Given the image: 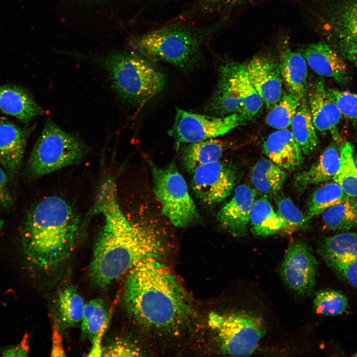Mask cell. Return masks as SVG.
Wrapping results in <instances>:
<instances>
[{
    "label": "cell",
    "mask_w": 357,
    "mask_h": 357,
    "mask_svg": "<svg viewBox=\"0 0 357 357\" xmlns=\"http://www.w3.org/2000/svg\"></svg>",
    "instance_id": "obj_48"
},
{
    "label": "cell",
    "mask_w": 357,
    "mask_h": 357,
    "mask_svg": "<svg viewBox=\"0 0 357 357\" xmlns=\"http://www.w3.org/2000/svg\"><path fill=\"white\" fill-rule=\"evenodd\" d=\"M348 306L347 297L341 292L332 289L319 291L313 300L316 313L324 315L341 314L346 311Z\"/></svg>",
    "instance_id": "obj_35"
},
{
    "label": "cell",
    "mask_w": 357,
    "mask_h": 357,
    "mask_svg": "<svg viewBox=\"0 0 357 357\" xmlns=\"http://www.w3.org/2000/svg\"><path fill=\"white\" fill-rule=\"evenodd\" d=\"M286 178L287 174L282 168L267 159L258 161L251 170L252 184L257 190L265 194L277 193Z\"/></svg>",
    "instance_id": "obj_28"
},
{
    "label": "cell",
    "mask_w": 357,
    "mask_h": 357,
    "mask_svg": "<svg viewBox=\"0 0 357 357\" xmlns=\"http://www.w3.org/2000/svg\"><path fill=\"white\" fill-rule=\"evenodd\" d=\"M208 323L216 335L222 353L232 356L250 355L265 333L260 319L243 312H211Z\"/></svg>",
    "instance_id": "obj_8"
},
{
    "label": "cell",
    "mask_w": 357,
    "mask_h": 357,
    "mask_svg": "<svg viewBox=\"0 0 357 357\" xmlns=\"http://www.w3.org/2000/svg\"><path fill=\"white\" fill-rule=\"evenodd\" d=\"M300 101L299 98L290 93L283 95L267 114L266 123L277 129L286 128L291 125Z\"/></svg>",
    "instance_id": "obj_34"
},
{
    "label": "cell",
    "mask_w": 357,
    "mask_h": 357,
    "mask_svg": "<svg viewBox=\"0 0 357 357\" xmlns=\"http://www.w3.org/2000/svg\"><path fill=\"white\" fill-rule=\"evenodd\" d=\"M308 102L315 129L320 133L330 132L335 142L340 143L342 139L338 127L343 116L328 96L323 78L314 82Z\"/></svg>",
    "instance_id": "obj_15"
},
{
    "label": "cell",
    "mask_w": 357,
    "mask_h": 357,
    "mask_svg": "<svg viewBox=\"0 0 357 357\" xmlns=\"http://www.w3.org/2000/svg\"><path fill=\"white\" fill-rule=\"evenodd\" d=\"M218 73V83L205 107V112L211 115L220 117L241 113V103L238 92L225 63L219 67Z\"/></svg>",
    "instance_id": "obj_21"
},
{
    "label": "cell",
    "mask_w": 357,
    "mask_h": 357,
    "mask_svg": "<svg viewBox=\"0 0 357 357\" xmlns=\"http://www.w3.org/2000/svg\"><path fill=\"white\" fill-rule=\"evenodd\" d=\"M108 312L104 302L94 298L85 303L81 327L83 336L94 337L108 325Z\"/></svg>",
    "instance_id": "obj_33"
},
{
    "label": "cell",
    "mask_w": 357,
    "mask_h": 357,
    "mask_svg": "<svg viewBox=\"0 0 357 357\" xmlns=\"http://www.w3.org/2000/svg\"><path fill=\"white\" fill-rule=\"evenodd\" d=\"M28 337L23 338L22 342L17 345L7 346L0 351V354L4 357H27L29 353Z\"/></svg>",
    "instance_id": "obj_41"
},
{
    "label": "cell",
    "mask_w": 357,
    "mask_h": 357,
    "mask_svg": "<svg viewBox=\"0 0 357 357\" xmlns=\"http://www.w3.org/2000/svg\"><path fill=\"white\" fill-rule=\"evenodd\" d=\"M176 109L175 120L168 133L174 139L178 149L182 144L216 138L243 125L248 119L240 113L220 117Z\"/></svg>",
    "instance_id": "obj_9"
},
{
    "label": "cell",
    "mask_w": 357,
    "mask_h": 357,
    "mask_svg": "<svg viewBox=\"0 0 357 357\" xmlns=\"http://www.w3.org/2000/svg\"><path fill=\"white\" fill-rule=\"evenodd\" d=\"M354 357H357V353H356L354 355H353Z\"/></svg>",
    "instance_id": "obj_46"
},
{
    "label": "cell",
    "mask_w": 357,
    "mask_h": 357,
    "mask_svg": "<svg viewBox=\"0 0 357 357\" xmlns=\"http://www.w3.org/2000/svg\"><path fill=\"white\" fill-rule=\"evenodd\" d=\"M103 63L113 89L128 104H143L165 86L162 72L142 56L116 52L107 56Z\"/></svg>",
    "instance_id": "obj_4"
},
{
    "label": "cell",
    "mask_w": 357,
    "mask_h": 357,
    "mask_svg": "<svg viewBox=\"0 0 357 357\" xmlns=\"http://www.w3.org/2000/svg\"><path fill=\"white\" fill-rule=\"evenodd\" d=\"M226 149L223 141L216 138L185 143L180 156L185 169L192 173L197 167L219 161Z\"/></svg>",
    "instance_id": "obj_25"
},
{
    "label": "cell",
    "mask_w": 357,
    "mask_h": 357,
    "mask_svg": "<svg viewBox=\"0 0 357 357\" xmlns=\"http://www.w3.org/2000/svg\"><path fill=\"white\" fill-rule=\"evenodd\" d=\"M31 131L8 121H0V164L11 177L20 169Z\"/></svg>",
    "instance_id": "obj_17"
},
{
    "label": "cell",
    "mask_w": 357,
    "mask_h": 357,
    "mask_svg": "<svg viewBox=\"0 0 357 357\" xmlns=\"http://www.w3.org/2000/svg\"><path fill=\"white\" fill-rule=\"evenodd\" d=\"M241 103V113L248 119L261 110L263 101L251 83L246 69L245 63L234 61L225 62Z\"/></svg>",
    "instance_id": "obj_23"
},
{
    "label": "cell",
    "mask_w": 357,
    "mask_h": 357,
    "mask_svg": "<svg viewBox=\"0 0 357 357\" xmlns=\"http://www.w3.org/2000/svg\"><path fill=\"white\" fill-rule=\"evenodd\" d=\"M231 199L218 212L217 220L221 226L235 237L245 236L256 192L246 184H239Z\"/></svg>",
    "instance_id": "obj_14"
},
{
    "label": "cell",
    "mask_w": 357,
    "mask_h": 357,
    "mask_svg": "<svg viewBox=\"0 0 357 357\" xmlns=\"http://www.w3.org/2000/svg\"><path fill=\"white\" fill-rule=\"evenodd\" d=\"M319 252L329 266L357 260V233L343 232L323 239Z\"/></svg>",
    "instance_id": "obj_24"
},
{
    "label": "cell",
    "mask_w": 357,
    "mask_h": 357,
    "mask_svg": "<svg viewBox=\"0 0 357 357\" xmlns=\"http://www.w3.org/2000/svg\"><path fill=\"white\" fill-rule=\"evenodd\" d=\"M354 160L355 162V164L356 165V166L357 167V153L356 154L354 157Z\"/></svg>",
    "instance_id": "obj_45"
},
{
    "label": "cell",
    "mask_w": 357,
    "mask_h": 357,
    "mask_svg": "<svg viewBox=\"0 0 357 357\" xmlns=\"http://www.w3.org/2000/svg\"><path fill=\"white\" fill-rule=\"evenodd\" d=\"M275 203L276 212L285 222L286 231L294 232L307 226L309 219L302 213L290 198L279 195L276 197Z\"/></svg>",
    "instance_id": "obj_36"
},
{
    "label": "cell",
    "mask_w": 357,
    "mask_h": 357,
    "mask_svg": "<svg viewBox=\"0 0 357 357\" xmlns=\"http://www.w3.org/2000/svg\"><path fill=\"white\" fill-rule=\"evenodd\" d=\"M87 147L78 136L66 132L48 119L30 154L28 175L37 178L79 162Z\"/></svg>",
    "instance_id": "obj_6"
},
{
    "label": "cell",
    "mask_w": 357,
    "mask_h": 357,
    "mask_svg": "<svg viewBox=\"0 0 357 357\" xmlns=\"http://www.w3.org/2000/svg\"><path fill=\"white\" fill-rule=\"evenodd\" d=\"M0 111L25 123L44 114L26 89L13 84L0 86Z\"/></svg>",
    "instance_id": "obj_19"
},
{
    "label": "cell",
    "mask_w": 357,
    "mask_h": 357,
    "mask_svg": "<svg viewBox=\"0 0 357 357\" xmlns=\"http://www.w3.org/2000/svg\"><path fill=\"white\" fill-rule=\"evenodd\" d=\"M153 191L163 214L175 226L186 227L197 220L199 214L186 181L176 164L159 167L149 162Z\"/></svg>",
    "instance_id": "obj_7"
},
{
    "label": "cell",
    "mask_w": 357,
    "mask_h": 357,
    "mask_svg": "<svg viewBox=\"0 0 357 357\" xmlns=\"http://www.w3.org/2000/svg\"><path fill=\"white\" fill-rule=\"evenodd\" d=\"M354 148L349 142L342 146L339 168L332 179L346 195L357 198V167L354 160Z\"/></svg>",
    "instance_id": "obj_31"
},
{
    "label": "cell",
    "mask_w": 357,
    "mask_h": 357,
    "mask_svg": "<svg viewBox=\"0 0 357 357\" xmlns=\"http://www.w3.org/2000/svg\"><path fill=\"white\" fill-rule=\"evenodd\" d=\"M318 261L310 246L297 240L288 247L281 267L286 285L300 296L310 294L316 283Z\"/></svg>",
    "instance_id": "obj_12"
},
{
    "label": "cell",
    "mask_w": 357,
    "mask_h": 357,
    "mask_svg": "<svg viewBox=\"0 0 357 357\" xmlns=\"http://www.w3.org/2000/svg\"><path fill=\"white\" fill-rule=\"evenodd\" d=\"M285 43L280 56L281 74L289 93L301 100L306 96L307 62L301 54L294 52Z\"/></svg>",
    "instance_id": "obj_22"
},
{
    "label": "cell",
    "mask_w": 357,
    "mask_h": 357,
    "mask_svg": "<svg viewBox=\"0 0 357 357\" xmlns=\"http://www.w3.org/2000/svg\"><path fill=\"white\" fill-rule=\"evenodd\" d=\"M291 125L294 138L303 154H311L318 144V139L306 96L300 100Z\"/></svg>",
    "instance_id": "obj_26"
},
{
    "label": "cell",
    "mask_w": 357,
    "mask_h": 357,
    "mask_svg": "<svg viewBox=\"0 0 357 357\" xmlns=\"http://www.w3.org/2000/svg\"><path fill=\"white\" fill-rule=\"evenodd\" d=\"M250 0H198V6L206 12L220 10L240 4Z\"/></svg>",
    "instance_id": "obj_40"
},
{
    "label": "cell",
    "mask_w": 357,
    "mask_h": 357,
    "mask_svg": "<svg viewBox=\"0 0 357 357\" xmlns=\"http://www.w3.org/2000/svg\"><path fill=\"white\" fill-rule=\"evenodd\" d=\"M250 221L252 232L257 237H268L287 229L284 221L265 197L255 200L250 212Z\"/></svg>",
    "instance_id": "obj_27"
},
{
    "label": "cell",
    "mask_w": 357,
    "mask_h": 357,
    "mask_svg": "<svg viewBox=\"0 0 357 357\" xmlns=\"http://www.w3.org/2000/svg\"><path fill=\"white\" fill-rule=\"evenodd\" d=\"M325 20L327 36L342 57L357 52V0H333Z\"/></svg>",
    "instance_id": "obj_11"
},
{
    "label": "cell",
    "mask_w": 357,
    "mask_h": 357,
    "mask_svg": "<svg viewBox=\"0 0 357 357\" xmlns=\"http://www.w3.org/2000/svg\"><path fill=\"white\" fill-rule=\"evenodd\" d=\"M349 197L337 183L334 181L327 182L310 196L306 204V216L310 219Z\"/></svg>",
    "instance_id": "obj_30"
},
{
    "label": "cell",
    "mask_w": 357,
    "mask_h": 357,
    "mask_svg": "<svg viewBox=\"0 0 357 357\" xmlns=\"http://www.w3.org/2000/svg\"><path fill=\"white\" fill-rule=\"evenodd\" d=\"M192 174L193 191L198 199L208 204L225 200L232 193L238 179L235 167L220 160L199 166Z\"/></svg>",
    "instance_id": "obj_10"
},
{
    "label": "cell",
    "mask_w": 357,
    "mask_h": 357,
    "mask_svg": "<svg viewBox=\"0 0 357 357\" xmlns=\"http://www.w3.org/2000/svg\"><path fill=\"white\" fill-rule=\"evenodd\" d=\"M53 329L52 356H65L61 336L57 323Z\"/></svg>",
    "instance_id": "obj_43"
},
{
    "label": "cell",
    "mask_w": 357,
    "mask_h": 357,
    "mask_svg": "<svg viewBox=\"0 0 357 357\" xmlns=\"http://www.w3.org/2000/svg\"><path fill=\"white\" fill-rule=\"evenodd\" d=\"M203 37L199 30L175 25L143 35L137 40L136 46L146 58L164 61L186 70L198 63Z\"/></svg>",
    "instance_id": "obj_5"
},
{
    "label": "cell",
    "mask_w": 357,
    "mask_h": 357,
    "mask_svg": "<svg viewBox=\"0 0 357 357\" xmlns=\"http://www.w3.org/2000/svg\"><path fill=\"white\" fill-rule=\"evenodd\" d=\"M142 352L133 343L123 339H118L103 349L102 356L138 357Z\"/></svg>",
    "instance_id": "obj_38"
},
{
    "label": "cell",
    "mask_w": 357,
    "mask_h": 357,
    "mask_svg": "<svg viewBox=\"0 0 357 357\" xmlns=\"http://www.w3.org/2000/svg\"><path fill=\"white\" fill-rule=\"evenodd\" d=\"M11 202V197L8 190L7 177L0 168V206H8Z\"/></svg>",
    "instance_id": "obj_42"
},
{
    "label": "cell",
    "mask_w": 357,
    "mask_h": 357,
    "mask_svg": "<svg viewBox=\"0 0 357 357\" xmlns=\"http://www.w3.org/2000/svg\"><path fill=\"white\" fill-rule=\"evenodd\" d=\"M329 266L349 284L357 289V260L347 264H332Z\"/></svg>",
    "instance_id": "obj_39"
},
{
    "label": "cell",
    "mask_w": 357,
    "mask_h": 357,
    "mask_svg": "<svg viewBox=\"0 0 357 357\" xmlns=\"http://www.w3.org/2000/svg\"><path fill=\"white\" fill-rule=\"evenodd\" d=\"M262 149L271 161L282 168L292 170L303 162V153L291 131L278 129L270 134Z\"/></svg>",
    "instance_id": "obj_18"
},
{
    "label": "cell",
    "mask_w": 357,
    "mask_h": 357,
    "mask_svg": "<svg viewBox=\"0 0 357 357\" xmlns=\"http://www.w3.org/2000/svg\"><path fill=\"white\" fill-rule=\"evenodd\" d=\"M80 218L65 200L51 195L41 200L28 214L23 242L29 259L48 269L68 257L77 238Z\"/></svg>",
    "instance_id": "obj_3"
},
{
    "label": "cell",
    "mask_w": 357,
    "mask_h": 357,
    "mask_svg": "<svg viewBox=\"0 0 357 357\" xmlns=\"http://www.w3.org/2000/svg\"><path fill=\"white\" fill-rule=\"evenodd\" d=\"M1 222H0V227L1 226Z\"/></svg>",
    "instance_id": "obj_47"
},
{
    "label": "cell",
    "mask_w": 357,
    "mask_h": 357,
    "mask_svg": "<svg viewBox=\"0 0 357 357\" xmlns=\"http://www.w3.org/2000/svg\"><path fill=\"white\" fill-rule=\"evenodd\" d=\"M248 77L268 109L283 96V79L279 64L273 59L257 56L245 63Z\"/></svg>",
    "instance_id": "obj_13"
},
{
    "label": "cell",
    "mask_w": 357,
    "mask_h": 357,
    "mask_svg": "<svg viewBox=\"0 0 357 357\" xmlns=\"http://www.w3.org/2000/svg\"><path fill=\"white\" fill-rule=\"evenodd\" d=\"M302 51L306 62L316 74L332 78L341 85L347 84L349 76L346 63L329 44L321 41L309 44Z\"/></svg>",
    "instance_id": "obj_16"
},
{
    "label": "cell",
    "mask_w": 357,
    "mask_h": 357,
    "mask_svg": "<svg viewBox=\"0 0 357 357\" xmlns=\"http://www.w3.org/2000/svg\"><path fill=\"white\" fill-rule=\"evenodd\" d=\"M337 144L334 142L329 145L309 169L295 174L293 182L296 190L301 191L311 185L333 178L340 163L341 149H339Z\"/></svg>",
    "instance_id": "obj_20"
},
{
    "label": "cell",
    "mask_w": 357,
    "mask_h": 357,
    "mask_svg": "<svg viewBox=\"0 0 357 357\" xmlns=\"http://www.w3.org/2000/svg\"><path fill=\"white\" fill-rule=\"evenodd\" d=\"M345 58L352 61L357 69V52L350 54Z\"/></svg>",
    "instance_id": "obj_44"
},
{
    "label": "cell",
    "mask_w": 357,
    "mask_h": 357,
    "mask_svg": "<svg viewBox=\"0 0 357 357\" xmlns=\"http://www.w3.org/2000/svg\"><path fill=\"white\" fill-rule=\"evenodd\" d=\"M92 211L104 219L89 269L90 280L96 287H107L139 262L158 259L166 250L163 238L155 229L127 219L118 203L112 178L101 186Z\"/></svg>",
    "instance_id": "obj_1"
},
{
    "label": "cell",
    "mask_w": 357,
    "mask_h": 357,
    "mask_svg": "<svg viewBox=\"0 0 357 357\" xmlns=\"http://www.w3.org/2000/svg\"><path fill=\"white\" fill-rule=\"evenodd\" d=\"M85 303L77 290L73 287L63 290L58 299V309L61 323L71 327L81 322Z\"/></svg>",
    "instance_id": "obj_32"
},
{
    "label": "cell",
    "mask_w": 357,
    "mask_h": 357,
    "mask_svg": "<svg viewBox=\"0 0 357 357\" xmlns=\"http://www.w3.org/2000/svg\"><path fill=\"white\" fill-rule=\"evenodd\" d=\"M123 299L139 324L159 334L180 333L195 314L189 296L157 258L143 260L127 272Z\"/></svg>",
    "instance_id": "obj_2"
},
{
    "label": "cell",
    "mask_w": 357,
    "mask_h": 357,
    "mask_svg": "<svg viewBox=\"0 0 357 357\" xmlns=\"http://www.w3.org/2000/svg\"><path fill=\"white\" fill-rule=\"evenodd\" d=\"M324 226L328 229L346 231L357 226V199L349 197L322 212Z\"/></svg>",
    "instance_id": "obj_29"
},
{
    "label": "cell",
    "mask_w": 357,
    "mask_h": 357,
    "mask_svg": "<svg viewBox=\"0 0 357 357\" xmlns=\"http://www.w3.org/2000/svg\"><path fill=\"white\" fill-rule=\"evenodd\" d=\"M326 92L342 116L357 128V94L333 88H327Z\"/></svg>",
    "instance_id": "obj_37"
}]
</instances>
